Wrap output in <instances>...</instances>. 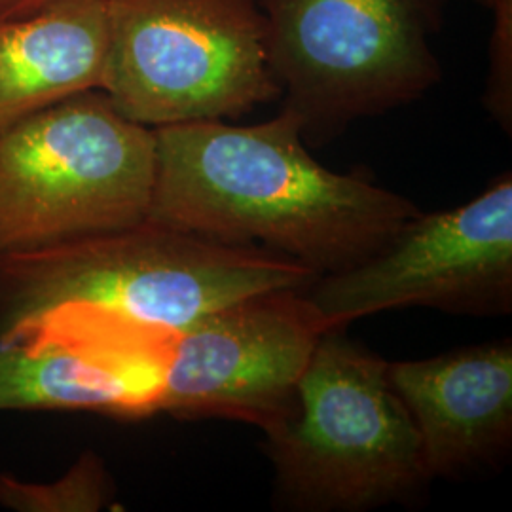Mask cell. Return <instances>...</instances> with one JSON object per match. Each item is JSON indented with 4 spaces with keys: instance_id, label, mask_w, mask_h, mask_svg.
<instances>
[{
    "instance_id": "12",
    "label": "cell",
    "mask_w": 512,
    "mask_h": 512,
    "mask_svg": "<svg viewBox=\"0 0 512 512\" xmlns=\"http://www.w3.org/2000/svg\"><path fill=\"white\" fill-rule=\"evenodd\" d=\"M114 494L105 463L84 454L67 475L50 484H31L0 475V505L23 512H93L107 507Z\"/></svg>"
},
{
    "instance_id": "14",
    "label": "cell",
    "mask_w": 512,
    "mask_h": 512,
    "mask_svg": "<svg viewBox=\"0 0 512 512\" xmlns=\"http://www.w3.org/2000/svg\"><path fill=\"white\" fill-rule=\"evenodd\" d=\"M52 0H0V19L35 12Z\"/></svg>"
},
{
    "instance_id": "6",
    "label": "cell",
    "mask_w": 512,
    "mask_h": 512,
    "mask_svg": "<svg viewBox=\"0 0 512 512\" xmlns=\"http://www.w3.org/2000/svg\"><path fill=\"white\" fill-rule=\"evenodd\" d=\"M103 92L145 128L236 120L281 97L255 0H107Z\"/></svg>"
},
{
    "instance_id": "15",
    "label": "cell",
    "mask_w": 512,
    "mask_h": 512,
    "mask_svg": "<svg viewBox=\"0 0 512 512\" xmlns=\"http://www.w3.org/2000/svg\"><path fill=\"white\" fill-rule=\"evenodd\" d=\"M475 4H480V6H484V8H492V4H494L495 0H473Z\"/></svg>"
},
{
    "instance_id": "7",
    "label": "cell",
    "mask_w": 512,
    "mask_h": 512,
    "mask_svg": "<svg viewBox=\"0 0 512 512\" xmlns=\"http://www.w3.org/2000/svg\"><path fill=\"white\" fill-rule=\"evenodd\" d=\"M306 296L327 329L403 308L503 315L512 308V175L465 205L418 213L380 251L319 275Z\"/></svg>"
},
{
    "instance_id": "11",
    "label": "cell",
    "mask_w": 512,
    "mask_h": 512,
    "mask_svg": "<svg viewBox=\"0 0 512 512\" xmlns=\"http://www.w3.org/2000/svg\"><path fill=\"white\" fill-rule=\"evenodd\" d=\"M107 0H52L0 19V129L78 93L103 90Z\"/></svg>"
},
{
    "instance_id": "13",
    "label": "cell",
    "mask_w": 512,
    "mask_h": 512,
    "mask_svg": "<svg viewBox=\"0 0 512 512\" xmlns=\"http://www.w3.org/2000/svg\"><path fill=\"white\" fill-rule=\"evenodd\" d=\"M492 33L488 44V76L484 107L507 135L512 131V0L492 4Z\"/></svg>"
},
{
    "instance_id": "2",
    "label": "cell",
    "mask_w": 512,
    "mask_h": 512,
    "mask_svg": "<svg viewBox=\"0 0 512 512\" xmlns=\"http://www.w3.org/2000/svg\"><path fill=\"white\" fill-rule=\"evenodd\" d=\"M317 277L289 256L147 219L0 255V332L63 304L179 332L239 298Z\"/></svg>"
},
{
    "instance_id": "3",
    "label": "cell",
    "mask_w": 512,
    "mask_h": 512,
    "mask_svg": "<svg viewBox=\"0 0 512 512\" xmlns=\"http://www.w3.org/2000/svg\"><path fill=\"white\" fill-rule=\"evenodd\" d=\"M266 433L275 497L293 511L357 512L410 499L431 480L389 363L325 330L293 412Z\"/></svg>"
},
{
    "instance_id": "1",
    "label": "cell",
    "mask_w": 512,
    "mask_h": 512,
    "mask_svg": "<svg viewBox=\"0 0 512 512\" xmlns=\"http://www.w3.org/2000/svg\"><path fill=\"white\" fill-rule=\"evenodd\" d=\"M148 219L289 256L317 275L380 251L418 205L319 164L289 110L255 126L202 120L152 129Z\"/></svg>"
},
{
    "instance_id": "10",
    "label": "cell",
    "mask_w": 512,
    "mask_h": 512,
    "mask_svg": "<svg viewBox=\"0 0 512 512\" xmlns=\"http://www.w3.org/2000/svg\"><path fill=\"white\" fill-rule=\"evenodd\" d=\"M389 380L420 435L429 478L505 459L512 444V342L389 363Z\"/></svg>"
},
{
    "instance_id": "9",
    "label": "cell",
    "mask_w": 512,
    "mask_h": 512,
    "mask_svg": "<svg viewBox=\"0 0 512 512\" xmlns=\"http://www.w3.org/2000/svg\"><path fill=\"white\" fill-rule=\"evenodd\" d=\"M175 332L63 304L0 332V412L158 414Z\"/></svg>"
},
{
    "instance_id": "4",
    "label": "cell",
    "mask_w": 512,
    "mask_h": 512,
    "mask_svg": "<svg viewBox=\"0 0 512 512\" xmlns=\"http://www.w3.org/2000/svg\"><path fill=\"white\" fill-rule=\"evenodd\" d=\"M283 110L323 145L442 80L433 40L450 0H255Z\"/></svg>"
},
{
    "instance_id": "5",
    "label": "cell",
    "mask_w": 512,
    "mask_h": 512,
    "mask_svg": "<svg viewBox=\"0 0 512 512\" xmlns=\"http://www.w3.org/2000/svg\"><path fill=\"white\" fill-rule=\"evenodd\" d=\"M154 133L103 90L0 129V255L148 219Z\"/></svg>"
},
{
    "instance_id": "8",
    "label": "cell",
    "mask_w": 512,
    "mask_h": 512,
    "mask_svg": "<svg viewBox=\"0 0 512 512\" xmlns=\"http://www.w3.org/2000/svg\"><path fill=\"white\" fill-rule=\"evenodd\" d=\"M325 330L306 289L251 294L203 315L175 332L158 414L272 429L293 412Z\"/></svg>"
}]
</instances>
